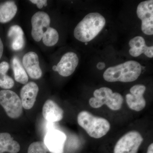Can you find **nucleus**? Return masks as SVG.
Masks as SVG:
<instances>
[{
    "label": "nucleus",
    "instance_id": "nucleus-1",
    "mask_svg": "<svg viewBox=\"0 0 153 153\" xmlns=\"http://www.w3.org/2000/svg\"><path fill=\"white\" fill-rule=\"evenodd\" d=\"M104 17L98 13H90L77 24L74 31L76 40L87 43L99 34L105 25Z\"/></svg>",
    "mask_w": 153,
    "mask_h": 153
},
{
    "label": "nucleus",
    "instance_id": "nucleus-2",
    "mask_svg": "<svg viewBox=\"0 0 153 153\" xmlns=\"http://www.w3.org/2000/svg\"><path fill=\"white\" fill-rule=\"evenodd\" d=\"M142 70L139 63L129 60L108 68L103 73V78L108 82H133L141 74Z\"/></svg>",
    "mask_w": 153,
    "mask_h": 153
},
{
    "label": "nucleus",
    "instance_id": "nucleus-3",
    "mask_svg": "<svg viewBox=\"0 0 153 153\" xmlns=\"http://www.w3.org/2000/svg\"><path fill=\"white\" fill-rule=\"evenodd\" d=\"M77 123L88 135L99 139L106 135L110 129L109 122L105 119L95 116L91 113L83 111L77 116Z\"/></svg>",
    "mask_w": 153,
    "mask_h": 153
},
{
    "label": "nucleus",
    "instance_id": "nucleus-4",
    "mask_svg": "<svg viewBox=\"0 0 153 153\" xmlns=\"http://www.w3.org/2000/svg\"><path fill=\"white\" fill-rule=\"evenodd\" d=\"M94 97L89 99V105L91 107L98 108L106 105L110 109L114 111L120 109L122 106L123 97L117 92H113L109 88L103 87L94 91Z\"/></svg>",
    "mask_w": 153,
    "mask_h": 153
},
{
    "label": "nucleus",
    "instance_id": "nucleus-5",
    "mask_svg": "<svg viewBox=\"0 0 153 153\" xmlns=\"http://www.w3.org/2000/svg\"><path fill=\"white\" fill-rule=\"evenodd\" d=\"M0 107L11 119H18L23 113L21 98L16 92L10 90H0Z\"/></svg>",
    "mask_w": 153,
    "mask_h": 153
},
{
    "label": "nucleus",
    "instance_id": "nucleus-6",
    "mask_svg": "<svg viewBox=\"0 0 153 153\" xmlns=\"http://www.w3.org/2000/svg\"><path fill=\"white\" fill-rule=\"evenodd\" d=\"M143 138L138 131H132L119 140L115 146L114 153H137Z\"/></svg>",
    "mask_w": 153,
    "mask_h": 153
},
{
    "label": "nucleus",
    "instance_id": "nucleus-7",
    "mask_svg": "<svg viewBox=\"0 0 153 153\" xmlns=\"http://www.w3.org/2000/svg\"><path fill=\"white\" fill-rule=\"evenodd\" d=\"M138 17L142 21L141 30L146 35H153V1L148 0L140 3L137 10Z\"/></svg>",
    "mask_w": 153,
    "mask_h": 153
},
{
    "label": "nucleus",
    "instance_id": "nucleus-8",
    "mask_svg": "<svg viewBox=\"0 0 153 153\" xmlns=\"http://www.w3.org/2000/svg\"><path fill=\"white\" fill-rule=\"evenodd\" d=\"M51 19L49 15L43 11H38L34 14L31 18L32 38L36 42L42 40L44 29L49 27Z\"/></svg>",
    "mask_w": 153,
    "mask_h": 153
},
{
    "label": "nucleus",
    "instance_id": "nucleus-9",
    "mask_svg": "<svg viewBox=\"0 0 153 153\" xmlns=\"http://www.w3.org/2000/svg\"><path fill=\"white\" fill-rule=\"evenodd\" d=\"M79 58L76 53L68 52L63 55L57 66L52 67L61 76L66 77L74 73L79 63Z\"/></svg>",
    "mask_w": 153,
    "mask_h": 153
},
{
    "label": "nucleus",
    "instance_id": "nucleus-10",
    "mask_svg": "<svg viewBox=\"0 0 153 153\" xmlns=\"http://www.w3.org/2000/svg\"><path fill=\"white\" fill-rule=\"evenodd\" d=\"M146 90V86L142 84L134 85L130 88V93L126 97L127 104L130 109L140 111L145 108L146 101L143 95Z\"/></svg>",
    "mask_w": 153,
    "mask_h": 153
},
{
    "label": "nucleus",
    "instance_id": "nucleus-11",
    "mask_svg": "<svg viewBox=\"0 0 153 153\" xmlns=\"http://www.w3.org/2000/svg\"><path fill=\"white\" fill-rule=\"evenodd\" d=\"M66 135L57 129L48 131L44 138V144L51 153H63Z\"/></svg>",
    "mask_w": 153,
    "mask_h": 153
},
{
    "label": "nucleus",
    "instance_id": "nucleus-12",
    "mask_svg": "<svg viewBox=\"0 0 153 153\" xmlns=\"http://www.w3.org/2000/svg\"><path fill=\"white\" fill-rule=\"evenodd\" d=\"M22 64L30 78L35 79L41 78L43 72L40 67L39 57L36 52L31 51L25 54L22 58Z\"/></svg>",
    "mask_w": 153,
    "mask_h": 153
},
{
    "label": "nucleus",
    "instance_id": "nucleus-13",
    "mask_svg": "<svg viewBox=\"0 0 153 153\" xmlns=\"http://www.w3.org/2000/svg\"><path fill=\"white\" fill-rule=\"evenodd\" d=\"M38 92L39 87L34 82H28L22 88L20 91V98L23 108L29 110L33 107Z\"/></svg>",
    "mask_w": 153,
    "mask_h": 153
},
{
    "label": "nucleus",
    "instance_id": "nucleus-14",
    "mask_svg": "<svg viewBox=\"0 0 153 153\" xmlns=\"http://www.w3.org/2000/svg\"><path fill=\"white\" fill-rule=\"evenodd\" d=\"M44 118L50 122H57L62 120L63 117V110L52 100L45 102L42 109Z\"/></svg>",
    "mask_w": 153,
    "mask_h": 153
},
{
    "label": "nucleus",
    "instance_id": "nucleus-15",
    "mask_svg": "<svg viewBox=\"0 0 153 153\" xmlns=\"http://www.w3.org/2000/svg\"><path fill=\"white\" fill-rule=\"evenodd\" d=\"M21 149L19 143L14 140L10 133L0 132V153H17Z\"/></svg>",
    "mask_w": 153,
    "mask_h": 153
},
{
    "label": "nucleus",
    "instance_id": "nucleus-16",
    "mask_svg": "<svg viewBox=\"0 0 153 153\" xmlns=\"http://www.w3.org/2000/svg\"><path fill=\"white\" fill-rule=\"evenodd\" d=\"M8 37L12 39V48L15 51L23 49L25 45V34L19 25H13L9 30Z\"/></svg>",
    "mask_w": 153,
    "mask_h": 153
},
{
    "label": "nucleus",
    "instance_id": "nucleus-17",
    "mask_svg": "<svg viewBox=\"0 0 153 153\" xmlns=\"http://www.w3.org/2000/svg\"><path fill=\"white\" fill-rule=\"evenodd\" d=\"M17 12L18 7L13 1H7L0 4V23L6 24L10 22Z\"/></svg>",
    "mask_w": 153,
    "mask_h": 153
},
{
    "label": "nucleus",
    "instance_id": "nucleus-18",
    "mask_svg": "<svg viewBox=\"0 0 153 153\" xmlns=\"http://www.w3.org/2000/svg\"><path fill=\"white\" fill-rule=\"evenodd\" d=\"M130 47L129 54L133 57H137L141 54H145L148 49L145 39L141 36H136L131 39L129 42Z\"/></svg>",
    "mask_w": 153,
    "mask_h": 153
},
{
    "label": "nucleus",
    "instance_id": "nucleus-19",
    "mask_svg": "<svg viewBox=\"0 0 153 153\" xmlns=\"http://www.w3.org/2000/svg\"><path fill=\"white\" fill-rule=\"evenodd\" d=\"M10 66L8 63L3 61L0 63V88L3 89L10 90L13 87V79L7 74Z\"/></svg>",
    "mask_w": 153,
    "mask_h": 153
},
{
    "label": "nucleus",
    "instance_id": "nucleus-20",
    "mask_svg": "<svg viewBox=\"0 0 153 153\" xmlns=\"http://www.w3.org/2000/svg\"><path fill=\"white\" fill-rule=\"evenodd\" d=\"M12 65L16 81L25 85L28 83L29 80L28 74L18 57H15L13 58Z\"/></svg>",
    "mask_w": 153,
    "mask_h": 153
},
{
    "label": "nucleus",
    "instance_id": "nucleus-21",
    "mask_svg": "<svg viewBox=\"0 0 153 153\" xmlns=\"http://www.w3.org/2000/svg\"><path fill=\"white\" fill-rule=\"evenodd\" d=\"M59 38V34L57 30L49 27L44 32L42 39L45 46L51 47L57 44Z\"/></svg>",
    "mask_w": 153,
    "mask_h": 153
},
{
    "label": "nucleus",
    "instance_id": "nucleus-22",
    "mask_svg": "<svg viewBox=\"0 0 153 153\" xmlns=\"http://www.w3.org/2000/svg\"><path fill=\"white\" fill-rule=\"evenodd\" d=\"M47 149L44 143L35 142L29 146L27 153H47Z\"/></svg>",
    "mask_w": 153,
    "mask_h": 153
},
{
    "label": "nucleus",
    "instance_id": "nucleus-23",
    "mask_svg": "<svg viewBox=\"0 0 153 153\" xmlns=\"http://www.w3.org/2000/svg\"><path fill=\"white\" fill-rule=\"evenodd\" d=\"M30 1L36 4L38 8L40 9H42L44 7H47V0H31Z\"/></svg>",
    "mask_w": 153,
    "mask_h": 153
},
{
    "label": "nucleus",
    "instance_id": "nucleus-24",
    "mask_svg": "<svg viewBox=\"0 0 153 153\" xmlns=\"http://www.w3.org/2000/svg\"><path fill=\"white\" fill-rule=\"evenodd\" d=\"M145 55L149 58H152L153 57V47L150 46L149 47L145 53Z\"/></svg>",
    "mask_w": 153,
    "mask_h": 153
},
{
    "label": "nucleus",
    "instance_id": "nucleus-25",
    "mask_svg": "<svg viewBox=\"0 0 153 153\" xmlns=\"http://www.w3.org/2000/svg\"><path fill=\"white\" fill-rule=\"evenodd\" d=\"M3 52H4V45L1 39L0 38V59L2 56Z\"/></svg>",
    "mask_w": 153,
    "mask_h": 153
},
{
    "label": "nucleus",
    "instance_id": "nucleus-26",
    "mask_svg": "<svg viewBox=\"0 0 153 153\" xmlns=\"http://www.w3.org/2000/svg\"><path fill=\"white\" fill-rule=\"evenodd\" d=\"M105 63L103 62H99L97 65V67L99 70H102L105 68Z\"/></svg>",
    "mask_w": 153,
    "mask_h": 153
},
{
    "label": "nucleus",
    "instance_id": "nucleus-27",
    "mask_svg": "<svg viewBox=\"0 0 153 153\" xmlns=\"http://www.w3.org/2000/svg\"><path fill=\"white\" fill-rule=\"evenodd\" d=\"M147 153H153V144L152 143L149 145L148 148Z\"/></svg>",
    "mask_w": 153,
    "mask_h": 153
}]
</instances>
